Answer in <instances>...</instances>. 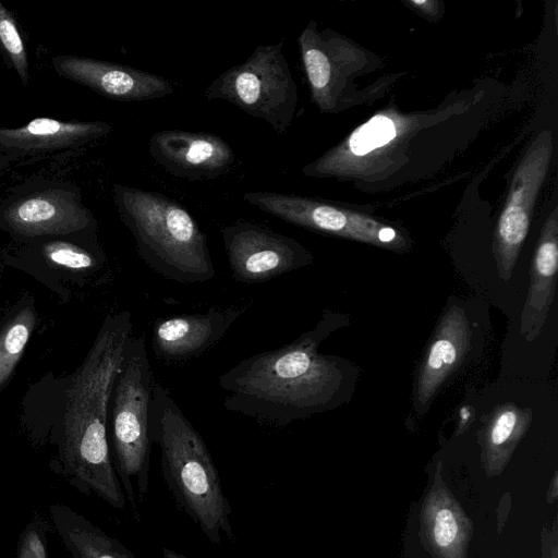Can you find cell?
<instances>
[{
    "label": "cell",
    "mask_w": 558,
    "mask_h": 558,
    "mask_svg": "<svg viewBox=\"0 0 558 558\" xmlns=\"http://www.w3.org/2000/svg\"><path fill=\"white\" fill-rule=\"evenodd\" d=\"M101 121L64 122L37 118L16 129H0V147L22 151H43L82 145L109 132Z\"/></svg>",
    "instance_id": "16"
},
{
    "label": "cell",
    "mask_w": 558,
    "mask_h": 558,
    "mask_svg": "<svg viewBox=\"0 0 558 558\" xmlns=\"http://www.w3.org/2000/svg\"><path fill=\"white\" fill-rule=\"evenodd\" d=\"M558 269V222L555 209L547 219L532 262L531 283L521 317V332L534 339L553 302Z\"/></svg>",
    "instance_id": "15"
},
{
    "label": "cell",
    "mask_w": 558,
    "mask_h": 558,
    "mask_svg": "<svg viewBox=\"0 0 558 558\" xmlns=\"http://www.w3.org/2000/svg\"><path fill=\"white\" fill-rule=\"evenodd\" d=\"M532 417L529 409L504 404L492 415L486 432V442L492 458L506 457L508 450L526 430Z\"/></svg>",
    "instance_id": "20"
},
{
    "label": "cell",
    "mask_w": 558,
    "mask_h": 558,
    "mask_svg": "<svg viewBox=\"0 0 558 558\" xmlns=\"http://www.w3.org/2000/svg\"><path fill=\"white\" fill-rule=\"evenodd\" d=\"M113 195L148 268L180 283H203L215 277L207 236L184 206L158 192L121 184L113 186Z\"/></svg>",
    "instance_id": "4"
},
{
    "label": "cell",
    "mask_w": 558,
    "mask_h": 558,
    "mask_svg": "<svg viewBox=\"0 0 558 558\" xmlns=\"http://www.w3.org/2000/svg\"><path fill=\"white\" fill-rule=\"evenodd\" d=\"M397 135L393 120L379 113L359 126L348 138L347 143L328 151L327 156H343L354 154L366 155L378 147L385 146Z\"/></svg>",
    "instance_id": "21"
},
{
    "label": "cell",
    "mask_w": 558,
    "mask_h": 558,
    "mask_svg": "<svg viewBox=\"0 0 558 558\" xmlns=\"http://www.w3.org/2000/svg\"><path fill=\"white\" fill-rule=\"evenodd\" d=\"M459 524L454 513L447 507L438 509L433 518V539L441 548L451 547L457 541Z\"/></svg>",
    "instance_id": "24"
},
{
    "label": "cell",
    "mask_w": 558,
    "mask_h": 558,
    "mask_svg": "<svg viewBox=\"0 0 558 558\" xmlns=\"http://www.w3.org/2000/svg\"><path fill=\"white\" fill-rule=\"evenodd\" d=\"M133 335L129 311L108 314L82 363L68 376L43 377L25 395L23 424L31 440L56 447L53 473L84 495L123 509L125 495L112 464L108 403Z\"/></svg>",
    "instance_id": "1"
},
{
    "label": "cell",
    "mask_w": 558,
    "mask_h": 558,
    "mask_svg": "<svg viewBox=\"0 0 558 558\" xmlns=\"http://www.w3.org/2000/svg\"><path fill=\"white\" fill-rule=\"evenodd\" d=\"M151 441L158 445L162 474L181 508L214 544L232 536L231 507L216 465L198 430L156 380L149 413Z\"/></svg>",
    "instance_id": "3"
},
{
    "label": "cell",
    "mask_w": 558,
    "mask_h": 558,
    "mask_svg": "<svg viewBox=\"0 0 558 558\" xmlns=\"http://www.w3.org/2000/svg\"><path fill=\"white\" fill-rule=\"evenodd\" d=\"M93 217L70 193L49 191L22 199L2 213L1 226L21 238L68 235L88 229Z\"/></svg>",
    "instance_id": "13"
},
{
    "label": "cell",
    "mask_w": 558,
    "mask_h": 558,
    "mask_svg": "<svg viewBox=\"0 0 558 558\" xmlns=\"http://www.w3.org/2000/svg\"><path fill=\"white\" fill-rule=\"evenodd\" d=\"M220 232L229 268L242 283L271 280L306 266L312 259L300 242L267 226L238 220Z\"/></svg>",
    "instance_id": "8"
},
{
    "label": "cell",
    "mask_w": 558,
    "mask_h": 558,
    "mask_svg": "<svg viewBox=\"0 0 558 558\" xmlns=\"http://www.w3.org/2000/svg\"><path fill=\"white\" fill-rule=\"evenodd\" d=\"M325 320L278 349L251 355L221 374L223 408L283 427L326 409L341 381L337 363L318 353Z\"/></svg>",
    "instance_id": "2"
},
{
    "label": "cell",
    "mask_w": 558,
    "mask_h": 558,
    "mask_svg": "<svg viewBox=\"0 0 558 558\" xmlns=\"http://www.w3.org/2000/svg\"><path fill=\"white\" fill-rule=\"evenodd\" d=\"M38 320L35 300L25 294L0 322V390L11 379L37 328Z\"/></svg>",
    "instance_id": "19"
},
{
    "label": "cell",
    "mask_w": 558,
    "mask_h": 558,
    "mask_svg": "<svg viewBox=\"0 0 558 558\" xmlns=\"http://www.w3.org/2000/svg\"><path fill=\"white\" fill-rule=\"evenodd\" d=\"M471 330L463 310L453 305L441 318L424 360L415 399L425 407L435 392L464 359L470 347Z\"/></svg>",
    "instance_id": "14"
},
{
    "label": "cell",
    "mask_w": 558,
    "mask_h": 558,
    "mask_svg": "<svg viewBox=\"0 0 558 558\" xmlns=\"http://www.w3.org/2000/svg\"><path fill=\"white\" fill-rule=\"evenodd\" d=\"M246 311V305L230 306L160 319L153 328L151 349L167 362L196 357L219 342Z\"/></svg>",
    "instance_id": "12"
},
{
    "label": "cell",
    "mask_w": 558,
    "mask_h": 558,
    "mask_svg": "<svg viewBox=\"0 0 558 558\" xmlns=\"http://www.w3.org/2000/svg\"><path fill=\"white\" fill-rule=\"evenodd\" d=\"M162 556H163V558H186L185 556H183L170 548H167V547H165L162 549Z\"/></svg>",
    "instance_id": "26"
},
{
    "label": "cell",
    "mask_w": 558,
    "mask_h": 558,
    "mask_svg": "<svg viewBox=\"0 0 558 558\" xmlns=\"http://www.w3.org/2000/svg\"><path fill=\"white\" fill-rule=\"evenodd\" d=\"M470 416H471V412H470L469 408L462 407L460 409V425L463 426L468 422Z\"/></svg>",
    "instance_id": "25"
},
{
    "label": "cell",
    "mask_w": 558,
    "mask_h": 558,
    "mask_svg": "<svg viewBox=\"0 0 558 558\" xmlns=\"http://www.w3.org/2000/svg\"><path fill=\"white\" fill-rule=\"evenodd\" d=\"M50 522L36 513L25 525L20 534L16 558H49L48 557V534Z\"/></svg>",
    "instance_id": "23"
},
{
    "label": "cell",
    "mask_w": 558,
    "mask_h": 558,
    "mask_svg": "<svg viewBox=\"0 0 558 558\" xmlns=\"http://www.w3.org/2000/svg\"><path fill=\"white\" fill-rule=\"evenodd\" d=\"M51 524L73 558H136L82 513L64 504L49 507Z\"/></svg>",
    "instance_id": "18"
},
{
    "label": "cell",
    "mask_w": 558,
    "mask_h": 558,
    "mask_svg": "<svg viewBox=\"0 0 558 558\" xmlns=\"http://www.w3.org/2000/svg\"><path fill=\"white\" fill-rule=\"evenodd\" d=\"M52 64L60 75L110 99L143 101L174 93L166 77L129 65L69 56L53 58Z\"/></svg>",
    "instance_id": "11"
},
{
    "label": "cell",
    "mask_w": 558,
    "mask_h": 558,
    "mask_svg": "<svg viewBox=\"0 0 558 558\" xmlns=\"http://www.w3.org/2000/svg\"><path fill=\"white\" fill-rule=\"evenodd\" d=\"M243 199L286 222L307 230L401 248L404 239L391 227L326 201L278 192H246Z\"/></svg>",
    "instance_id": "7"
},
{
    "label": "cell",
    "mask_w": 558,
    "mask_h": 558,
    "mask_svg": "<svg viewBox=\"0 0 558 558\" xmlns=\"http://www.w3.org/2000/svg\"><path fill=\"white\" fill-rule=\"evenodd\" d=\"M551 151V134L544 131L526 150L514 172L494 241L498 272L505 281L511 277L526 238L534 202L547 173Z\"/></svg>",
    "instance_id": "9"
},
{
    "label": "cell",
    "mask_w": 558,
    "mask_h": 558,
    "mask_svg": "<svg viewBox=\"0 0 558 558\" xmlns=\"http://www.w3.org/2000/svg\"><path fill=\"white\" fill-rule=\"evenodd\" d=\"M207 100H227L262 119L282 135L291 125L298 87L283 52V40L258 45L241 64L222 72L206 88Z\"/></svg>",
    "instance_id": "6"
},
{
    "label": "cell",
    "mask_w": 558,
    "mask_h": 558,
    "mask_svg": "<svg viewBox=\"0 0 558 558\" xmlns=\"http://www.w3.org/2000/svg\"><path fill=\"white\" fill-rule=\"evenodd\" d=\"M155 383L145 337L133 333L112 383L107 418L112 464L133 509L136 495L132 480L140 500L148 488L149 413Z\"/></svg>",
    "instance_id": "5"
},
{
    "label": "cell",
    "mask_w": 558,
    "mask_h": 558,
    "mask_svg": "<svg viewBox=\"0 0 558 558\" xmlns=\"http://www.w3.org/2000/svg\"><path fill=\"white\" fill-rule=\"evenodd\" d=\"M46 268L36 272L37 278L56 293H68L65 284L84 286L104 271L106 256L78 244L54 240L47 242L40 251Z\"/></svg>",
    "instance_id": "17"
},
{
    "label": "cell",
    "mask_w": 558,
    "mask_h": 558,
    "mask_svg": "<svg viewBox=\"0 0 558 558\" xmlns=\"http://www.w3.org/2000/svg\"><path fill=\"white\" fill-rule=\"evenodd\" d=\"M148 149L167 172L189 181L213 180L228 172L234 161L232 147L207 132L162 130L154 133Z\"/></svg>",
    "instance_id": "10"
},
{
    "label": "cell",
    "mask_w": 558,
    "mask_h": 558,
    "mask_svg": "<svg viewBox=\"0 0 558 558\" xmlns=\"http://www.w3.org/2000/svg\"><path fill=\"white\" fill-rule=\"evenodd\" d=\"M0 41L24 85L28 84V63L24 43L12 14L0 2Z\"/></svg>",
    "instance_id": "22"
}]
</instances>
